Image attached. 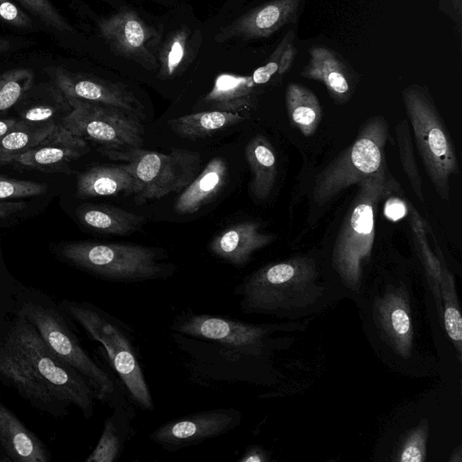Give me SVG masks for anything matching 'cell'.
I'll return each mask as SVG.
<instances>
[{"mask_svg":"<svg viewBox=\"0 0 462 462\" xmlns=\"http://www.w3.org/2000/svg\"><path fill=\"white\" fill-rule=\"evenodd\" d=\"M0 383L55 419L66 418L71 406L85 419L94 415L91 385L51 350L29 321L14 314L0 322Z\"/></svg>","mask_w":462,"mask_h":462,"instance_id":"cell-1","label":"cell"},{"mask_svg":"<svg viewBox=\"0 0 462 462\" xmlns=\"http://www.w3.org/2000/svg\"><path fill=\"white\" fill-rule=\"evenodd\" d=\"M236 294L245 313L291 321L319 313L345 298L337 286L322 280L319 263L308 255L259 268L245 278Z\"/></svg>","mask_w":462,"mask_h":462,"instance_id":"cell-2","label":"cell"},{"mask_svg":"<svg viewBox=\"0 0 462 462\" xmlns=\"http://www.w3.org/2000/svg\"><path fill=\"white\" fill-rule=\"evenodd\" d=\"M356 306L370 345L387 366L411 376L430 373L432 362L419 344L415 299L409 282L388 279L365 287Z\"/></svg>","mask_w":462,"mask_h":462,"instance_id":"cell-3","label":"cell"},{"mask_svg":"<svg viewBox=\"0 0 462 462\" xmlns=\"http://www.w3.org/2000/svg\"><path fill=\"white\" fill-rule=\"evenodd\" d=\"M11 314L29 321L51 350L91 385L98 401L134 414L120 386L84 349L72 319L51 296L15 282Z\"/></svg>","mask_w":462,"mask_h":462,"instance_id":"cell-4","label":"cell"},{"mask_svg":"<svg viewBox=\"0 0 462 462\" xmlns=\"http://www.w3.org/2000/svg\"><path fill=\"white\" fill-rule=\"evenodd\" d=\"M385 168L362 180L346 212L331 253L335 283L345 298L356 305L365 286V267L373 249L375 234V209L389 189Z\"/></svg>","mask_w":462,"mask_h":462,"instance_id":"cell-5","label":"cell"},{"mask_svg":"<svg viewBox=\"0 0 462 462\" xmlns=\"http://www.w3.org/2000/svg\"><path fill=\"white\" fill-rule=\"evenodd\" d=\"M59 304L91 339L102 345L134 403L152 411L154 403L127 324L89 302L62 300Z\"/></svg>","mask_w":462,"mask_h":462,"instance_id":"cell-6","label":"cell"},{"mask_svg":"<svg viewBox=\"0 0 462 462\" xmlns=\"http://www.w3.org/2000/svg\"><path fill=\"white\" fill-rule=\"evenodd\" d=\"M56 253L70 265L114 282H139L170 274L169 265L160 262L153 247L76 241L63 244Z\"/></svg>","mask_w":462,"mask_h":462,"instance_id":"cell-7","label":"cell"},{"mask_svg":"<svg viewBox=\"0 0 462 462\" xmlns=\"http://www.w3.org/2000/svg\"><path fill=\"white\" fill-rule=\"evenodd\" d=\"M402 100L424 168L440 199L448 202L450 177L458 173L448 131L425 88L408 86L402 90Z\"/></svg>","mask_w":462,"mask_h":462,"instance_id":"cell-8","label":"cell"},{"mask_svg":"<svg viewBox=\"0 0 462 462\" xmlns=\"http://www.w3.org/2000/svg\"><path fill=\"white\" fill-rule=\"evenodd\" d=\"M100 152L129 165L136 181L137 205L182 191L197 177L201 163L199 152L183 149L162 153L141 147L101 148Z\"/></svg>","mask_w":462,"mask_h":462,"instance_id":"cell-9","label":"cell"},{"mask_svg":"<svg viewBox=\"0 0 462 462\" xmlns=\"http://www.w3.org/2000/svg\"><path fill=\"white\" fill-rule=\"evenodd\" d=\"M387 136L386 119L382 116L369 118L355 141L316 177L313 199L319 204L326 203L345 189L385 168Z\"/></svg>","mask_w":462,"mask_h":462,"instance_id":"cell-10","label":"cell"},{"mask_svg":"<svg viewBox=\"0 0 462 462\" xmlns=\"http://www.w3.org/2000/svg\"><path fill=\"white\" fill-rule=\"evenodd\" d=\"M305 324L291 321L282 324H251L230 318L208 314L182 313L171 329L187 336L210 340L235 352L263 355L268 349L287 345L277 344L271 336L277 331L303 330Z\"/></svg>","mask_w":462,"mask_h":462,"instance_id":"cell-11","label":"cell"},{"mask_svg":"<svg viewBox=\"0 0 462 462\" xmlns=\"http://www.w3.org/2000/svg\"><path fill=\"white\" fill-rule=\"evenodd\" d=\"M72 110L61 125L73 134L106 149L141 147L144 129L141 118L117 107L80 100H67Z\"/></svg>","mask_w":462,"mask_h":462,"instance_id":"cell-12","label":"cell"},{"mask_svg":"<svg viewBox=\"0 0 462 462\" xmlns=\"http://www.w3.org/2000/svg\"><path fill=\"white\" fill-rule=\"evenodd\" d=\"M241 420V412L232 408L204 411L171 420L155 429L149 438L163 448L176 451L226 434Z\"/></svg>","mask_w":462,"mask_h":462,"instance_id":"cell-13","label":"cell"},{"mask_svg":"<svg viewBox=\"0 0 462 462\" xmlns=\"http://www.w3.org/2000/svg\"><path fill=\"white\" fill-rule=\"evenodd\" d=\"M101 35L110 48L148 69L157 64L152 48L159 35L135 12L123 9L98 22Z\"/></svg>","mask_w":462,"mask_h":462,"instance_id":"cell-14","label":"cell"},{"mask_svg":"<svg viewBox=\"0 0 462 462\" xmlns=\"http://www.w3.org/2000/svg\"><path fill=\"white\" fill-rule=\"evenodd\" d=\"M55 85L66 100H80L117 107L143 117L140 105L132 92L121 84L50 68Z\"/></svg>","mask_w":462,"mask_h":462,"instance_id":"cell-15","label":"cell"},{"mask_svg":"<svg viewBox=\"0 0 462 462\" xmlns=\"http://www.w3.org/2000/svg\"><path fill=\"white\" fill-rule=\"evenodd\" d=\"M86 140L70 133L61 124L32 149L13 162L47 172H68L69 164L88 151Z\"/></svg>","mask_w":462,"mask_h":462,"instance_id":"cell-16","label":"cell"},{"mask_svg":"<svg viewBox=\"0 0 462 462\" xmlns=\"http://www.w3.org/2000/svg\"><path fill=\"white\" fill-rule=\"evenodd\" d=\"M301 0H271L236 18L217 34L218 41L256 39L272 35L293 21Z\"/></svg>","mask_w":462,"mask_h":462,"instance_id":"cell-17","label":"cell"},{"mask_svg":"<svg viewBox=\"0 0 462 462\" xmlns=\"http://www.w3.org/2000/svg\"><path fill=\"white\" fill-rule=\"evenodd\" d=\"M46 444L0 401V462H50Z\"/></svg>","mask_w":462,"mask_h":462,"instance_id":"cell-18","label":"cell"},{"mask_svg":"<svg viewBox=\"0 0 462 462\" xmlns=\"http://www.w3.org/2000/svg\"><path fill=\"white\" fill-rule=\"evenodd\" d=\"M310 58L300 75L321 82L331 98L337 104H345L352 97L356 79L353 71L333 50L315 46L309 50Z\"/></svg>","mask_w":462,"mask_h":462,"instance_id":"cell-19","label":"cell"},{"mask_svg":"<svg viewBox=\"0 0 462 462\" xmlns=\"http://www.w3.org/2000/svg\"><path fill=\"white\" fill-rule=\"evenodd\" d=\"M275 236L261 231L254 221L235 224L217 236L209 244L210 252L217 257L236 266L246 264L258 250L273 243Z\"/></svg>","mask_w":462,"mask_h":462,"instance_id":"cell-20","label":"cell"},{"mask_svg":"<svg viewBox=\"0 0 462 462\" xmlns=\"http://www.w3.org/2000/svg\"><path fill=\"white\" fill-rule=\"evenodd\" d=\"M228 178V165L222 157H214L204 170L182 190L174 203L180 215L194 214L222 189Z\"/></svg>","mask_w":462,"mask_h":462,"instance_id":"cell-21","label":"cell"},{"mask_svg":"<svg viewBox=\"0 0 462 462\" xmlns=\"http://www.w3.org/2000/svg\"><path fill=\"white\" fill-rule=\"evenodd\" d=\"M136 191V181L127 163L93 167L77 178L76 195L81 199L130 195Z\"/></svg>","mask_w":462,"mask_h":462,"instance_id":"cell-22","label":"cell"},{"mask_svg":"<svg viewBox=\"0 0 462 462\" xmlns=\"http://www.w3.org/2000/svg\"><path fill=\"white\" fill-rule=\"evenodd\" d=\"M259 86L252 75L219 74L211 90L203 97L204 106L213 110L238 112L252 107Z\"/></svg>","mask_w":462,"mask_h":462,"instance_id":"cell-23","label":"cell"},{"mask_svg":"<svg viewBox=\"0 0 462 462\" xmlns=\"http://www.w3.org/2000/svg\"><path fill=\"white\" fill-rule=\"evenodd\" d=\"M76 216L83 226L107 235H128L140 230L145 223L142 216L105 204L81 205Z\"/></svg>","mask_w":462,"mask_h":462,"instance_id":"cell-24","label":"cell"},{"mask_svg":"<svg viewBox=\"0 0 462 462\" xmlns=\"http://www.w3.org/2000/svg\"><path fill=\"white\" fill-rule=\"evenodd\" d=\"M410 212L409 223L413 234L414 244L423 267L426 282L430 290L435 307L442 315L441 282L443 270L448 267L444 256L437 243L436 254L433 253L427 238V222L422 219L412 205L407 206Z\"/></svg>","mask_w":462,"mask_h":462,"instance_id":"cell-25","label":"cell"},{"mask_svg":"<svg viewBox=\"0 0 462 462\" xmlns=\"http://www.w3.org/2000/svg\"><path fill=\"white\" fill-rule=\"evenodd\" d=\"M245 154L252 173L250 191L254 199L263 201L272 192L277 175L273 147L264 136L258 134L249 140Z\"/></svg>","mask_w":462,"mask_h":462,"instance_id":"cell-26","label":"cell"},{"mask_svg":"<svg viewBox=\"0 0 462 462\" xmlns=\"http://www.w3.org/2000/svg\"><path fill=\"white\" fill-rule=\"evenodd\" d=\"M245 120L238 112L208 110L185 115L168 122L170 128L183 138H202Z\"/></svg>","mask_w":462,"mask_h":462,"instance_id":"cell-27","label":"cell"},{"mask_svg":"<svg viewBox=\"0 0 462 462\" xmlns=\"http://www.w3.org/2000/svg\"><path fill=\"white\" fill-rule=\"evenodd\" d=\"M285 105L291 125L304 136L312 135L322 117L317 96L305 86L291 82L286 88Z\"/></svg>","mask_w":462,"mask_h":462,"instance_id":"cell-28","label":"cell"},{"mask_svg":"<svg viewBox=\"0 0 462 462\" xmlns=\"http://www.w3.org/2000/svg\"><path fill=\"white\" fill-rule=\"evenodd\" d=\"M134 414L124 410H114L104 424L99 440L86 458V462H114L116 460L126 442L129 434H133L130 420Z\"/></svg>","mask_w":462,"mask_h":462,"instance_id":"cell-29","label":"cell"},{"mask_svg":"<svg viewBox=\"0 0 462 462\" xmlns=\"http://www.w3.org/2000/svg\"><path fill=\"white\" fill-rule=\"evenodd\" d=\"M55 125L53 121L32 123L17 120L14 126L0 139V164L12 162L17 155L37 145L52 132Z\"/></svg>","mask_w":462,"mask_h":462,"instance_id":"cell-30","label":"cell"},{"mask_svg":"<svg viewBox=\"0 0 462 462\" xmlns=\"http://www.w3.org/2000/svg\"><path fill=\"white\" fill-rule=\"evenodd\" d=\"M190 53L188 30L181 27L172 32L159 52L160 77L167 79L175 76L187 65L190 60Z\"/></svg>","mask_w":462,"mask_h":462,"instance_id":"cell-31","label":"cell"},{"mask_svg":"<svg viewBox=\"0 0 462 462\" xmlns=\"http://www.w3.org/2000/svg\"><path fill=\"white\" fill-rule=\"evenodd\" d=\"M293 42L294 32L289 31L270 55L267 62L254 71L253 76L259 86L273 79L282 78L290 70L297 54Z\"/></svg>","mask_w":462,"mask_h":462,"instance_id":"cell-32","label":"cell"},{"mask_svg":"<svg viewBox=\"0 0 462 462\" xmlns=\"http://www.w3.org/2000/svg\"><path fill=\"white\" fill-rule=\"evenodd\" d=\"M34 80L30 69H14L0 75V114L14 106L30 90Z\"/></svg>","mask_w":462,"mask_h":462,"instance_id":"cell-33","label":"cell"},{"mask_svg":"<svg viewBox=\"0 0 462 462\" xmlns=\"http://www.w3.org/2000/svg\"><path fill=\"white\" fill-rule=\"evenodd\" d=\"M395 129L396 142L403 171L405 172L415 195L420 201H423L422 180L417 167L407 120L404 119L400 121L398 125H396Z\"/></svg>","mask_w":462,"mask_h":462,"instance_id":"cell-34","label":"cell"},{"mask_svg":"<svg viewBox=\"0 0 462 462\" xmlns=\"http://www.w3.org/2000/svg\"><path fill=\"white\" fill-rule=\"evenodd\" d=\"M428 423L422 420L402 440L395 460L400 462H422L426 459Z\"/></svg>","mask_w":462,"mask_h":462,"instance_id":"cell-35","label":"cell"},{"mask_svg":"<svg viewBox=\"0 0 462 462\" xmlns=\"http://www.w3.org/2000/svg\"><path fill=\"white\" fill-rule=\"evenodd\" d=\"M45 183L0 175V200L40 196L47 192Z\"/></svg>","mask_w":462,"mask_h":462,"instance_id":"cell-36","label":"cell"},{"mask_svg":"<svg viewBox=\"0 0 462 462\" xmlns=\"http://www.w3.org/2000/svg\"><path fill=\"white\" fill-rule=\"evenodd\" d=\"M18 1L49 27L60 32H73V28L60 15L50 0Z\"/></svg>","mask_w":462,"mask_h":462,"instance_id":"cell-37","label":"cell"},{"mask_svg":"<svg viewBox=\"0 0 462 462\" xmlns=\"http://www.w3.org/2000/svg\"><path fill=\"white\" fill-rule=\"evenodd\" d=\"M0 20L17 28L32 27V19L10 0H0Z\"/></svg>","mask_w":462,"mask_h":462,"instance_id":"cell-38","label":"cell"},{"mask_svg":"<svg viewBox=\"0 0 462 462\" xmlns=\"http://www.w3.org/2000/svg\"><path fill=\"white\" fill-rule=\"evenodd\" d=\"M15 282L0 278V322L11 314Z\"/></svg>","mask_w":462,"mask_h":462,"instance_id":"cell-39","label":"cell"},{"mask_svg":"<svg viewBox=\"0 0 462 462\" xmlns=\"http://www.w3.org/2000/svg\"><path fill=\"white\" fill-rule=\"evenodd\" d=\"M56 109L49 105H38L27 109L22 116L23 120L32 123H45L51 121Z\"/></svg>","mask_w":462,"mask_h":462,"instance_id":"cell-40","label":"cell"},{"mask_svg":"<svg viewBox=\"0 0 462 462\" xmlns=\"http://www.w3.org/2000/svg\"><path fill=\"white\" fill-rule=\"evenodd\" d=\"M408 208L399 198H389L385 203L384 213L389 219L399 220L406 215Z\"/></svg>","mask_w":462,"mask_h":462,"instance_id":"cell-41","label":"cell"},{"mask_svg":"<svg viewBox=\"0 0 462 462\" xmlns=\"http://www.w3.org/2000/svg\"><path fill=\"white\" fill-rule=\"evenodd\" d=\"M239 462H267L269 455L267 451L260 446H248L243 456L238 459Z\"/></svg>","mask_w":462,"mask_h":462,"instance_id":"cell-42","label":"cell"},{"mask_svg":"<svg viewBox=\"0 0 462 462\" xmlns=\"http://www.w3.org/2000/svg\"><path fill=\"white\" fill-rule=\"evenodd\" d=\"M25 208L23 202L0 201V219L8 218Z\"/></svg>","mask_w":462,"mask_h":462,"instance_id":"cell-43","label":"cell"},{"mask_svg":"<svg viewBox=\"0 0 462 462\" xmlns=\"http://www.w3.org/2000/svg\"><path fill=\"white\" fill-rule=\"evenodd\" d=\"M17 119L7 118L0 120V139L4 137L16 124Z\"/></svg>","mask_w":462,"mask_h":462,"instance_id":"cell-44","label":"cell"},{"mask_svg":"<svg viewBox=\"0 0 462 462\" xmlns=\"http://www.w3.org/2000/svg\"><path fill=\"white\" fill-rule=\"evenodd\" d=\"M10 42L0 39V53L7 51L10 48Z\"/></svg>","mask_w":462,"mask_h":462,"instance_id":"cell-45","label":"cell"},{"mask_svg":"<svg viewBox=\"0 0 462 462\" xmlns=\"http://www.w3.org/2000/svg\"><path fill=\"white\" fill-rule=\"evenodd\" d=\"M453 5L457 9L458 14H460V6H461V0H451Z\"/></svg>","mask_w":462,"mask_h":462,"instance_id":"cell-46","label":"cell"}]
</instances>
